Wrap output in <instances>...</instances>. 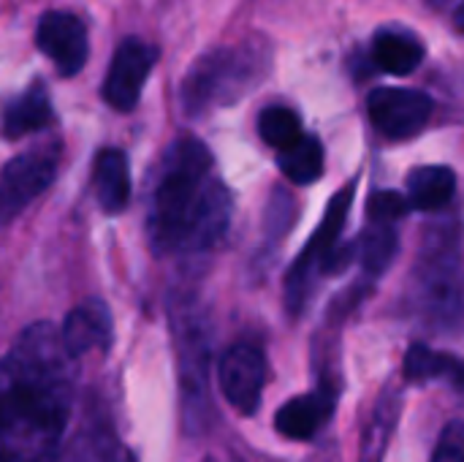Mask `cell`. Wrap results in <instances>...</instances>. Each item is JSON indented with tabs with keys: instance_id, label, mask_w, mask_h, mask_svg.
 Segmentation results:
<instances>
[{
	"instance_id": "obj_10",
	"label": "cell",
	"mask_w": 464,
	"mask_h": 462,
	"mask_svg": "<svg viewBox=\"0 0 464 462\" xmlns=\"http://www.w3.org/2000/svg\"><path fill=\"white\" fill-rule=\"evenodd\" d=\"M35 46L54 63L60 76H76L90 57L87 27L71 11H46L35 25Z\"/></svg>"
},
{
	"instance_id": "obj_5",
	"label": "cell",
	"mask_w": 464,
	"mask_h": 462,
	"mask_svg": "<svg viewBox=\"0 0 464 462\" xmlns=\"http://www.w3.org/2000/svg\"><path fill=\"white\" fill-rule=\"evenodd\" d=\"M171 329L177 338L182 419L196 433L207 425L209 411V329L198 310L171 313Z\"/></svg>"
},
{
	"instance_id": "obj_7",
	"label": "cell",
	"mask_w": 464,
	"mask_h": 462,
	"mask_svg": "<svg viewBox=\"0 0 464 462\" xmlns=\"http://www.w3.org/2000/svg\"><path fill=\"white\" fill-rule=\"evenodd\" d=\"M435 112V101L413 87H378L367 95V114L372 125L389 139L419 136Z\"/></svg>"
},
{
	"instance_id": "obj_24",
	"label": "cell",
	"mask_w": 464,
	"mask_h": 462,
	"mask_svg": "<svg viewBox=\"0 0 464 462\" xmlns=\"http://www.w3.org/2000/svg\"><path fill=\"white\" fill-rule=\"evenodd\" d=\"M454 27L464 33V0L457 5V11H454Z\"/></svg>"
},
{
	"instance_id": "obj_16",
	"label": "cell",
	"mask_w": 464,
	"mask_h": 462,
	"mask_svg": "<svg viewBox=\"0 0 464 462\" xmlns=\"http://www.w3.org/2000/svg\"><path fill=\"white\" fill-rule=\"evenodd\" d=\"M402 373L408 381L413 384H424V381H446L454 392H459L464 398V359L454 354H443V351H432L424 343H416L408 349L405 354V365Z\"/></svg>"
},
{
	"instance_id": "obj_19",
	"label": "cell",
	"mask_w": 464,
	"mask_h": 462,
	"mask_svg": "<svg viewBox=\"0 0 464 462\" xmlns=\"http://www.w3.org/2000/svg\"><path fill=\"white\" fill-rule=\"evenodd\" d=\"M324 163H326L324 144L315 136H302L296 144L280 150V155H277L280 172L291 182H296V185H313V182H318L321 174H324Z\"/></svg>"
},
{
	"instance_id": "obj_12",
	"label": "cell",
	"mask_w": 464,
	"mask_h": 462,
	"mask_svg": "<svg viewBox=\"0 0 464 462\" xmlns=\"http://www.w3.org/2000/svg\"><path fill=\"white\" fill-rule=\"evenodd\" d=\"M334 389H318V392H307L299 395L294 400H288L277 417H275V428L283 438L288 441H310L321 433V428L332 419L334 414Z\"/></svg>"
},
{
	"instance_id": "obj_6",
	"label": "cell",
	"mask_w": 464,
	"mask_h": 462,
	"mask_svg": "<svg viewBox=\"0 0 464 462\" xmlns=\"http://www.w3.org/2000/svg\"><path fill=\"white\" fill-rule=\"evenodd\" d=\"M60 166V144H44L11 158L0 177V218L11 223L24 207H30L54 180Z\"/></svg>"
},
{
	"instance_id": "obj_25",
	"label": "cell",
	"mask_w": 464,
	"mask_h": 462,
	"mask_svg": "<svg viewBox=\"0 0 464 462\" xmlns=\"http://www.w3.org/2000/svg\"><path fill=\"white\" fill-rule=\"evenodd\" d=\"M432 5H443V3H449V0H430Z\"/></svg>"
},
{
	"instance_id": "obj_22",
	"label": "cell",
	"mask_w": 464,
	"mask_h": 462,
	"mask_svg": "<svg viewBox=\"0 0 464 462\" xmlns=\"http://www.w3.org/2000/svg\"><path fill=\"white\" fill-rule=\"evenodd\" d=\"M408 210H411L408 196H400V193H392V191H375L370 196V204H367L370 221H392V223H397Z\"/></svg>"
},
{
	"instance_id": "obj_23",
	"label": "cell",
	"mask_w": 464,
	"mask_h": 462,
	"mask_svg": "<svg viewBox=\"0 0 464 462\" xmlns=\"http://www.w3.org/2000/svg\"><path fill=\"white\" fill-rule=\"evenodd\" d=\"M432 462H464V422H449L443 428Z\"/></svg>"
},
{
	"instance_id": "obj_3",
	"label": "cell",
	"mask_w": 464,
	"mask_h": 462,
	"mask_svg": "<svg viewBox=\"0 0 464 462\" xmlns=\"http://www.w3.org/2000/svg\"><path fill=\"white\" fill-rule=\"evenodd\" d=\"M272 68L266 44L215 46L201 54L179 84V109L185 117H204L215 109L231 106L253 93Z\"/></svg>"
},
{
	"instance_id": "obj_21",
	"label": "cell",
	"mask_w": 464,
	"mask_h": 462,
	"mask_svg": "<svg viewBox=\"0 0 464 462\" xmlns=\"http://www.w3.org/2000/svg\"><path fill=\"white\" fill-rule=\"evenodd\" d=\"M258 136L275 147L277 152L296 144L304 133H302V120L294 109L288 106H266L258 114Z\"/></svg>"
},
{
	"instance_id": "obj_17",
	"label": "cell",
	"mask_w": 464,
	"mask_h": 462,
	"mask_svg": "<svg viewBox=\"0 0 464 462\" xmlns=\"http://www.w3.org/2000/svg\"><path fill=\"white\" fill-rule=\"evenodd\" d=\"M457 193V174L449 166H416L408 174V204L416 212H438L451 204Z\"/></svg>"
},
{
	"instance_id": "obj_2",
	"label": "cell",
	"mask_w": 464,
	"mask_h": 462,
	"mask_svg": "<svg viewBox=\"0 0 464 462\" xmlns=\"http://www.w3.org/2000/svg\"><path fill=\"white\" fill-rule=\"evenodd\" d=\"M231 221V193L215 177L212 152L198 139H177L155 169L147 237L158 256H198L215 248Z\"/></svg>"
},
{
	"instance_id": "obj_1",
	"label": "cell",
	"mask_w": 464,
	"mask_h": 462,
	"mask_svg": "<svg viewBox=\"0 0 464 462\" xmlns=\"http://www.w3.org/2000/svg\"><path fill=\"white\" fill-rule=\"evenodd\" d=\"M71 354L46 324L19 332L0 373V447L5 462H57L73 403Z\"/></svg>"
},
{
	"instance_id": "obj_4",
	"label": "cell",
	"mask_w": 464,
	"mask_h": 462,
	"mask_svg": "<svg viewBox=\"0 0 464 462\" xmlns=\"http://www.w3.org/2000/svg\"><path fill=\"white\" fill-rule=\"evenodd\" d=\"M353 193H356V182H351V185H345L343 191L334 193L321 226L315 229L307 248L294 261V267H291V272L285 278V305H288V310L294 316L307 308V302H310V297L315 291V283L326 272L340 270L343 253H337V240H340V231H343V226L348 221Z\"/></svg>"
},
{
	"instance_id": "obj_14",
	"label": "cell",
	"mask_w": 464,
	"mask_h": 462,
	"mask_svg": "<svg viewBox=\"0 0 464 462\" xmlns=\"http://www.w3.org/2000/svg\"><path fill=\"white\" fill-rule=\"evenodd\" d=\"M92 188H95L98 207L106 215L125 212L130 202V172H128V158L122 150L109 147L98 152L92 163Z\"/></svg>"
},
{
	"instance_id": "obj_13",
	"label": "cell",
	"mask_w": 464,
	"mask_h": 462,
	"mask_svg": "<svg viewBox=\"0 0 464 462\" xmlns=\"http://www.w3.org/2000/svg\"><path fill=\"white\" fill-rule=\"evenodd\" d=\"M427 57L424 41L402 27H381L372 35V63L394 76L413 74Z\"/></svg>"
},
{
	"instance_id": "obj_15",
	"label": "cell",
	"mask_w": 464,
	"mask_h": 462,
	"mask_svg": "<svg viewBox=\"0 0 464 462\" xmlns=\"http://www.w3.org/2000/svg\"><path fill=\"white\" fill-rule=\"evenodd\" d=\"M54 120V109H52V98L46 84L35 82L30 84L24 93H19L16 98H11L5 103V114H3V133L8 139H19L27 136L33 131H44L49 128Z\"/></svg>"
},
{
	"instance_id": "obj_20",
	"label": "cell",
	"mask_w": 464,
	"mask_h": 462,
	"mask_svg": "<svg viewBox=\"0 0 464 462\" xmlns=\"http://www.w3.org/2000/svg\"><path fill=\"white\" fill-rule=\"evenodd\" d=\"M397 223L392 221H370L362 242H359V251H362V267L370 278H378L397 256V248H400V237H397Z\"/></svg>"
},
{
	"instance_id": "obj_9",
	"label": "cell",
	"mask_w": 464,
	"mask_h": 462,
	"mask_svg": "<svg viewBox=\"0 0 464 462\" xmlns=\"http://www.w3.org/2000/svg\"><path fill=\"white\" fill-rule=\"evenodd\" d=\"M155 63H158V49L150 46L147 41L141 38L120 41V46L111 54L103 87H101L103 101L117 112H130L139 103L147 76L152 74Z\"/></svg>"
},
{
	"instance_id": "obj_11",
	"label": "cell",
	"mask_w": 464,
	"mask_h": 462,
	"mask_svg": "<svg viewBox=\"0 0 464 462\" xmlns=\"http://www.w3.org/2000/svg\"><path fill=\"white\" fill-rule=\"evenodd\" d=\"M63 343L73 359L111 346V313L101 300H84L63 321Z\"/></svg>"
},
{
	"instance_id": "obj_18",
	"label": "cell",
	"mask_w": 464,
	"mask_h": 462,
	"mask_svg": "<svg viewBox=\"0 0 464 462\" xmlns=\"http://www.w3.org/2000/svg\"><path fill=\"white\" fill-rule=\"evenodd\" d=\"M402 398L397 389H386L381 400L372 408V417L362 436V462H381L386 455V447L394 436V428L400 422Z\"/></svg>"
},
{
	"instance_id": "obj_8",
	"label": "cell",
	"mask_w": 464,
	"mask_h": 462,
	"mask_svg": "<svg viewBox=\"0 0 464 462\" xmlns=\"http://www.w3.org/2000/svg\"><path fill=\"white\" fill-rule=\"evenodd\" d=\"M220 392L234 411L242 417L256 414L266 387V359L264 351L253 343H234L223 351L218 362Z\"/></svg>"
}]
</instances>
